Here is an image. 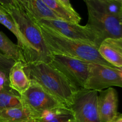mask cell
I'll use <instances>...</instances> for the list:
<instances>
[{"label": "cell", "mask_w": 122, "mask_h": 122, "mask_svg": "<svg viewBox=\"0 0 122 122\" xmlns=\"http://www.w3.org/2000/svg\"><path fill=\"white\" fill-rule=\"evenodd\" d=\"M11 2L12 0H0V4L2 6H4Z\"/></svg>", "instance_id": "24"}, {"label": "cell", "mask_w": 122, "mask_h": 122, "mask_svg": "<svg viewBox=\"0 0 122 122\" xmlns=\"http://www.w3.org/2000/svg\"><path fill=\"white\" fill-rule=\"evenodd\" d=\"M16 1L36 23L43 19L63 20L50 10L42 0H16Z\"/></svg>", "instance_id": "13"}, {"label": "cell", "mask_w": 122, "mask_h": 122, "mask_svg": "<svg viewBox=\"0 0 122 122\" xmlns=\"http://www.w3.org/2000/svg\"><path fill=\"white\" fill-rule=\"evenodd\" d=\"M0 23L7 27L15 35L17 41V45L21 49L25 59L26 63L39 61L36 52L31 46L29 43L24 38L17 26L14 23L13 18L5 10L4 7L0 4Z\"/></svg>", "instance_id": "10"}, {"label": "cell", "mask_w": 122, "mask_h": 122, "mask_svg": "<svg viewBox=\"0 0 122 122\" xmlns=\"http://www.w3.org/2000/svg\"><path fill=\"white\" fill-rule=\"evenodd\" d=\"M10 88L9 82V73L0 71V92L4 89Z\"/></svg>", "instance_id": "21"}, {"label": "cell", "mask_w": 122, "mask_h": 122, "mask_svg": "<svg viewBox=\"0 0 122 122\" xmlns=\"http://www.w3.org/2000/svg\"><path fill=\"white\" fill-rule=\"evenodd\" d=\"M36 122V120L35 119H34V118H33V119H30V120H27V121H26V122Z\"/></svg>", "instance_id": "27"}, {"label": "cell", "mask_w": 122, "mask_h": 122, "mask_svg": "<svg viewBox=\"0 0 122 122\" xmlns=\"http://www.w3.org/2000/svg\"><path fill=\"white\" fill-rule=\"evenodd\" d=\"M110 122H122V114L118 113L117 116L116 117L115 119Z\"/></svg>", "instance_id": "23"}, {"label": "cell", "mask_w": 122, "mask_h": 122, "mask_svg": "<svg viewBox=\"0 0 122 122\" xmlns=\"http://www.w3.org/2000/svg\"><path fill=\"white\" fill-rule=\"evenodd\" d=\"M37 23L48 27L67 38L87 42L97 47L101 44L95 33L88 25L81 26L79 24L55 19H43L38 21Z\"/></svg>", "instance_id": "9"}, {"label": "cell", "mask_w": 122, "mask_h": 122, "mask_svg": "<svg viewBox=\"0 0 122 122\" xmlns=\"http://www.w3.org/2000/svg\"><path fill=\"white\" fill-rule=\"evenodd\" d=\"M65 122H75V120H74V118H73V116L72 117H71L70 119H69V120H67V121H66Z\"/></svg>", "instance_id": "26"}, {"label": "cell", "mask_w": 122, "mask_h": 122, "mask_svg": "<svg viewBox=\"0 0 122 122\" xmlns=\"http://www.w3.org/2000/svg\"><path fill=\"white\" fill-rule=\"evenodd\" d=\"M101 57L116 68H122V36L108 38L102 41L98 47Z\"/></svg>", "instance_id": "12"}, {"label": "cell", "mask_w": 122, "mask_h": 122, "mask_svg": "<svg viewBox=\"0 0 122 122\" xmlns=\"http://www.w3.org/2000/svg\"><path fill=\"white\" fill-rule=\"evenodd\" d=\"M98 92L81 88L77 91L69 107L75 122H100L97 110Z\"/></svg>", "instance_id": "7"}, {"label": "cell", "mask_w": 122, "mask_h": 122, "mask_svg": "<svg viewBox=\"0 0 122 122\" xmlns=\"http://www.w3.org/2000/svg\"><path fill=\"white\" fill-rule=\"evenodd\" d=\"M10 86L19 95H21L29 88L30 81L24 70V63L15 61L9 73Z\"/></svg>", "instance_id": "14"}, {"label": "cell", "mask_w": 122, "mask_h": 122, "mask_svg": "<svg viewBox=\"0 0 122 122\" xmlns=\"http://www.w3.org/2000/svg\"><path fill=\"white\" fill-rule=\"evenodd\" d=\"M45 5L64 21L79 24L81 20L75 10H70L59 0H42Z\"/></svg>", "instance_id": "16"}, {"label": "cell", "mask_w": 122, "mask_h": 122, "mask_svg": "<svg viewBox=\"0 0 122 122\" xmlns=\"http://www.w3.org/2000/svg\"><path fill=\"white\" fill-rule=\"evenodd\" d=\"M119 1H120V2H121L122 3V0H119Z\"/></svg>", "instance_id": "28"}, {"label": "cell", "mask_w": 122, "mask_h": 122, "mask_svg": "<svg viewBox=\"0 0 122 122\" xmlns=\"http://www.w3.org/2000/svg\"><path fill=\"white\" fill-rule=\"evenodd\" d=\"M0 52L15 61L26 63L21 49L13 43L3 32L0 31Z\"/></svg>", "instance_id": "17"}, {"label": "cell", "mask_w": 122, "mask_h": 122, "mask_svg": "<svg viewBox=\"0 0 122 122\" xmlns=\"http://www.w3.org/2000/svg\"><path fill=\"white\" fill-rule=\"evenodd\" d=\"M113 86L122 88V69L89 63V74L84 88L100 92Z\"/></svg>", "instance_id": "6"}, {"label": "cell", "mask_w": 122, "mask_h": 122, "mask_svg": "<svg viewBox=\"0 0 122 122\" xmlns=\"http://www.w3.org/2000/svg\"><path fill=\"white\" fill-rule=\"evenodd\" d=\"M100 5L107 13L119 17L122 3L119 0H98Z\"/></svg>", "instance_id": "19"}, {"label": "cell", "mask_w": 122, "mask_h": 122, "mask_svg": "<svg viewBox=\"0 0 122 122\" xmlns=\"http://www.w3.org/2000/svg\"><path fill=\"white\" fill-rule=\"evenodd\" d=\"M22 105L20 95L11 88L0 92V110Z\"/></svg>", "instance_id": "18"}, {"label": "cell", "mask_w": 122, "mask_h": 122, "mask_svg": "<svg viewBox=\"0 0 122 122\" xmlns=\"http://www.w3.org/2000/svg\"><path fill=\"white\" fill-rule=\"evenodd\" d=\"M35 117V114L23 104L0 110V122H25Z\"/></svg>", "instance_id": "15"}, {"label": "cell", "mask_w": 122, "mask_h": 122, "mask_svg": "<svg viewBox=\"0 0 122 122\" xmlns=\"http://www.w3.org/2000/svg\"><path fill=\"white\" fill-rule=\"evenodd\" d=\"M118 94L113 88L99 92L97 97V110L100 122H110L118 114Z\"/></svg>", "instance_id": "11"}, {"label": "cell", "mask_w": 122, "mask_h": 122, "mask_svg": "<svg viewBox=\"0 0 122 122\" xmlns=\"http://www.w3.org/2000/svg\"><path fill=\"white\" fill-rule=\"evenodd\" d=\"M9 13L24 38L39 57V61L49 63L51 54L46 48L38 24L16 0L3 6Z\"/></svg>", "instance_id": "3"}, {"label": "cell", "mask_w": 122, "mask_h": 122, "mask_svg": "<svg viewBox=\"0 0 122 122\" xmlns=\"http://www.w3.org/2000/svg\"><path fill=\"white\" fill-rule=\"evenodd\" d=\"M38 25L45 45L51 54L61 55L114 67L101 57L98 47L94 44L67 38L43 25Z\"/></svg>", "instance_id": "2"}, {"label": "cell", "mask_w": 122, "mask_h": 122, "mask_svg": "<svg viewBox=\"0 0 122 122\" xmlns=\"http://www.w3.org/2000/svg\"></svg>", "instance_id": "29"}, {"label": "cell", "mask_w": 122, "mask_h": 122, "mask_svg": "<svg viewBox=\"0 0 122 122\" xmlns=\"http://www.w3.org/2000/svg\"><path fill=\"white\" fill-rule=\"evenodd\" d=\"M20 97L23 104L36 117L45 110L66 106L33 81H30V86Z\"/></svg>", "instance_id": "8"}, {"label": "cell", "mask_w": 122, "mask_h": 122, "mask_svg": "<svg viewBox=\"0 0 122 122\" xmlns=\"http://www.w3.org/2000/svg\"><path fill=\"white\" fill-rule=\"evenodd\" d=\"M119 20H120V23H121V25L122 26V7L121 11H120V14H119Z\"/></svg>", "instance_id": "25"}, {"label": "cell", "mask_w": 122, "mask_h": 122, "mask_svg": "<svg viewBox=\"0 0 122 122\" xmlns=\"http://www.w3.org/2000/svg\"><path fill=\"white\" fill-rule=\"evenodd\" d=\"M83 1L88 8L87 25L94 31L101 43L106 38L122 36V26L119 17L107 13L98 0Z\"/></svg>", "instance_id": "4"}, {"label": "cell", "mask_w": 122, "mask_h": 122, "mask_svg": "<svg viewBox=\"0 0 122 122\" xmlns=\"http://www.w3.org/2000/svg\"><path fill=\"white\" fill-rule=\"evenodd\" d=\"M15 61L8 58L0 52V71L9 73L12 66L14 65Z\"/></svg>", "instance_id": "20"}, {"label": "cell", "mask_w": 122, "mask_h": 122, "mask_svg": "<svg viewBox=\"0 0 122 122\" xmlns=\"http://www.w3.org/2000/svg\"><path fill=\"white\" fill-rule=\"evenodd\" d=\"M60 1L62 2L64 5L66 6L67 8H69V9L70 10H75L73 8L72 5H71V3L70 2V0H59Z\"/></svg>", "instance_id": "22"}, {"label": "cell", "mask_w": 122, "mask_h": 122, "mask_svg": "<svg viewBox=\"0 0 122 122\" xmlns=\"http://www.w3.org/2000/svg\"><path fill=\"white\" fill-rule=\"evenodd\" d=\"M24 70L30 81L36 82L50 94L69 107L79 89L48 63L37 61L24 64Z\"/></svg>", "instance_id": "1"}, {"label": "cell", "mask_w": 122, "mask_h": 122, "mask_svg": "<svg viewBox=\"0 0 122 122\" xmlns=\"http://www.w3.org/2000/svg\"><path fill=\"white\" fill-rule=\"evenodd\" d=\"M87 61L61 56L51 54L49 64L61 73L78 89L84 88L89 74Z\"/></svg>", "instance_id": "5"}]
</instances>
